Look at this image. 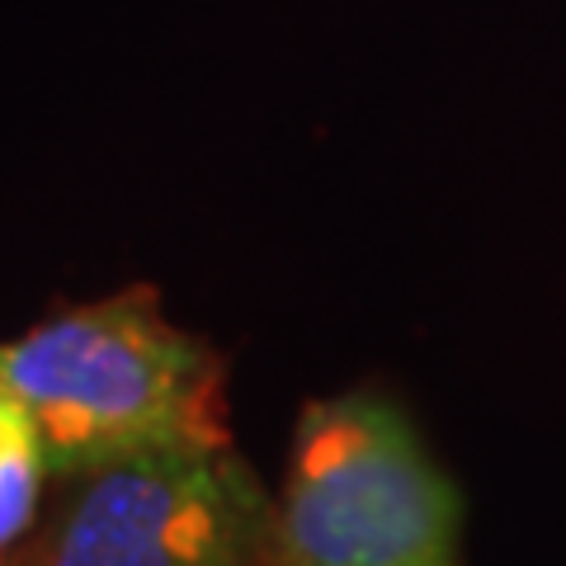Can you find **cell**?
Instances as JSON below:
<instances>
[{
	"instance_id": "6da1fadb",
	"label": "cell",
	"mask_w": 566,
	"mask_h": 566,
	"mask_svg": "<svg viewBox=\"0 0 566 566\" xmlns=\"http://www.w3.org/2000/svg\"><path fill=\"white\" fill-rule=\"evenodd\" d=\"M0 397L29 420L48 472L232 444L222 364L166 316L151 289L48 316L0 345Z\"/></svg>"
},
{
	"instance_id": "277c9868",
	"label": "cell",
	"mask_w": 566,
	"mask_h": 566,
	"mask_svg": "<svg viewBox=\"0 0 566 566\" xmlns=\"http://www.w3.org/2000/svg\"><path fill=\"white\" fill-rule=\"evenodd\" d=\"M48 458L29 420L0 397V566H10L14 553L39 524V501L48 486Z\"/></svg>"
},
{
	"instance_id": "3957f363",
	"label": "cell",
	"mask_w": 566,
	"mask_h": 566,
	"mask_svg": "<svg viewBox=\"0 0 566 566\" xmlns=\"http://www.w3.org/2000/svg\"><path fill=\"white\" fill-rule=\"evenodd\" d=\"M10 566H264L274 495L232 444L118 458L62 476Z\"/></svg>"
},
{
	"instance_id": "7a4b0ae2",
	"label": "cell",
	"mask_w": 566,
	"mask_h": 566,
	"mask_svg": "<svg viewBox=\"0 0 566 566\" xmlns=\"http://www.w3.org/2000/svg\"><path fill=\"white\" fill-rule=\"evenodd\" d=\"M463 491L378 387L307 401L264 566H468Z\"/></svg>"
}]
</instances>
